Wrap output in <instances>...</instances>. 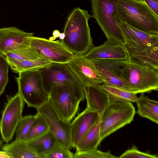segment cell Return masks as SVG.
<instances>
[{"label":"cell","mask_w":158,"mask_h":158,"mask_svg":"<svg viewBox=\"0 0 158 158\" xmlns=\"http://www.w3.org/2000/svg\"><path fill=\"white\" fill-rule=\"evenodd\" d=\"M12 71L19 73L26 70L40 69L53 63L43 58L21 61H7Z\"/></svg>","instance_id":"cell-23"},{"label":"cell","mask_w":158,"mask_h":158,"mask_svg":"<svg viewBox=\"0 0 158 158\" xmlns=\"http://www.w3.org/2000/svg\"><path fill=\"white\" fill-rule=\"evenodd\" d=\"M39 69L43 86L48 94L53 86L81 83L65 64L53 62Z\"/></svg>","instance_id":"cell-13"},{"label":"cell","mask_w":158,"mask_h":158,"mask_svg":"<svg viewBox=\"0 0 158 158\" xmlns=\"http://www.w3.org/2000/svg\"><path fill=\"white\" fill-rule=\"evenodd\" d=\"M91 60L103 78V84L131 92L129 85L123 79L122 76V66L126 60Z\"/></svg>","instance_id":"cell-14"},{"label":"cell","mask_w":158,"mask_h":158,"mask_svg":"<svg viewBox=\"0 0 158 158\" xmlns=\"http://www.w3.org/2000/svg\"><path fill=\"white\" fill-rule=\"evenodd\" d=\"M135 111L130 102H110L101 116L100 137H106L133 120Z\"/></svg>","instance_id":"cell-7"},{"label":"cell","mask_w":158,"mask_h":158,"mask_svg":"<svg viewBox=\"0 0 158 158\" xmlns=\"http://www.w3.org/2000/svg\"><path fill=\"white\" fill-rule=\"evenodd\" d=\"M83 55L90 60H129L127 52L122 45L113 43L108 40L99 46L94 47Z\"/></svg>","instance_id":"cell-17"},{"label":"cell","mask_w":158,"mask_h":158,"mask_svg":"<svg viewBox=\"0 0 158 158\" xmlns=\"http://www.w3.org/2000/svg\"><path fill=\"white\" fill-rule=\"evenodd\" d=\"M118 21L129 60L158 69V35L145 32Z\"/></svg>","instance_id":"cell-1"},{"label":"cell","mask_w":158,"mask_h":158,"mask_svg":"<svg viewBox=\"0 0 158 158\" xmlns=\"http://www.w3.org/2000/svg\"><path fill=\"white\" fill-rule=\"evenodd\" d=\"M16 79L18 93L28 106L36 109L48 101L39 69L22 72Z\"/></svg>","instance_id":"cell-8"},{"label":"cell","mask_w":158,"mask_h":158,"mask_svg":"<svg viewBox=\"0 0 158 158\" xmlns=\"http://www.w3.org/2000/svg\"><path fill=\"white\" fill-rule=\"evenodd\" d=\"M138 114L140 116L158 123V102L141 93L136 102Z\"/></svg>","instance_id":"cell-19"},{"label":"cell","mask_w":158,"mask_h":158,"mask_svg":"<svg viewBox=\"0 0 158 158\" xmlns=\"http://www.w3.org/2000/svg\"><path fill=\"white\" fill-rule=\"evenodd\" d=\"M37 114V117L24 140L25 142L29 141L49 131L48 126L44 119Z\"/></svg>","instance_id":"cell-26"},{"label":"cell","mask_w":158,"mask_h":158,"mask_svg":"<svg viewBox=\"0 0 158 158\" xmlns=\"http://www.w3.org/2000/svg\"><path fill=\"white\" fill-rule=\"evenodd\" d=\"M9 66L5 56L0 55V97L8 82Z\"/></svg>","instance_id":"cell-29"},{"label":"cell","mask_w":158,"mask_h":158,"mask_svg":"<svg viewBox=\"0 0 158 158\" xmlns=\"http://www.w3.org/2000/svg\"><path fill=\"white\" fill-rule=\"evenodd\" d=\"M65 35L64 33H60L59 36V38L60 39L62 40L64 38Z\"/></svg>","instance_id":"cell-34"},{"label":"cell","mask_w":158,"mask_h":158,"mask_svg":"<svg viewBox=\"0 0 158 158\" xmlns=\"http://www.w3.org/2000/svg\"><path fill=\"white\" fill-rule=\"evenodd\" d=\"M69 150L57 142L42 158H73L74 154Z\"/></svg>","instance_id":"cell-28"},{"label":"cell","mask_w":158,"mask_h":158,"mask_svg":"<svg viewBox=\"0 0 158 158\" xmlns=\"http://www.w3.org/2000/svg\"><path fill=\"white\" fill-rule=\"evenodd\" d=\"M100 85L107 93L110 102L124 101L135 102L138 98L136 94L103 83Z\"/></svg>","instance_id":"cell-24"},{"label":"cell","mask_w":158,"mask_h":158,"mask_svg":"<svg viewBox=\"0 0 158 158\" xmlns=\"http://www.w3.org/2000/svg\"><path fill=\"white\" fill-rule=\"evenodd\" d=\"M122 76L135 94L158 90V69L147 64L126 60Z\"/></svg>","instance_id":"cell-6"},{"label":"cell","mask_w":158,"mask_h":158,"mask_svg":"<svg viewBox=\"0 0 158 158\" xmlns=\"http://www.w3.org/2000/svg\"><path fill=\"white\" fill-rule=\"evenodd\" d=\"M138 0L143 1V0Z\"/></svg>","instance_id":"cell-36"},{"label":"cell","mask_w":158,"mask_h":158,"mask_svg":"<svg viewBox=\"0 0 158 158\" xmlns=\"http://www.w3.org/2000/svg\"><path fill=\"white\" fill-rule=\"evenodd\" d=\"M33 33H28L16 27L0 28V55L19 49L31 47V39Z\"/></svg>","instance_id":"cell-15"},{"label":"cell","mask_w":158,"mask_h":158,"mask_svg":"<svg viewBox=\"0 0 158 158\" xmlns=\"http://www.w3.org/2000/svg\"><path fill=\"white\" fill-rule=\"evenodd\" d=\"M24 103L18 92L9 98L6 104L0 121V131L3 140L6 143L12 140L23 117Z\"/></svg>","instance_id":"cell-10"},{"label":"cell","mask_w":158,"mask_h":158,"mask_svg":"<svg viewBox=\"0 0 158 158\" xmlns=\"http://www.w3.org/2000/svg\"><path fill=\"white\" fill-rule=\"evenodd\" d=\"M88 11L74 8L69 15L64 28V46L76 55H83L94 47L88 23L92 16Z\"/></svg>","instance_id":"cell-2"},{"label":"cell","mask_w":158,"mask_h":158,"mask_svg":"<svg viewBox=\"0 0 158 158\" xmlns=\"http://www.w3.org/2000/svg\"><path fill=\"white\" fill-rule=\"evenodd\" d=\"M37 116L36 114L22 117L16 128L15 139L24 141Z\"/></svg>","instance_id":"cell-27"},{"label":"cell","mask_w":158,"mask_h":158,"mask_svg":"<svg viewBox=\"0 0 158 158\" xmlns=\"http://www.w3.org/2000/svg\"><path fill=\"white\" fill-rule=\"evenodd\" d=\"M5 56L7 61L32 60L41 57L31 47L13 51L7 53Z\"/></svg>","instance_id":"cell-25"},{"label":"cell","mask_w":158,"mask_h":158,"mask_svg":"<svg viewBox=\"0 0 158 158\" xmlns=\"http://www.w3.org/2000/svg\"><path fill=\"white\" fill-rule=\"evenodd\" d=\"M30 45L41 57L52 62L66 64L75 56L64 46L61 40L51 41L33 36L31 39Z\"/></svg>","instance_id":"cell-11"},{"label":"cell","mask_w":158,"mask_h":158,"mask_svg":"<svg viewBox=\"0 0 158 158\" xmlns=\"http://www.w3.org/2000/svg\"><path fill=\"white\" fill-rule=\"evenodd\" d=\"M117 18L136 29L158 35V16L143 1L119 0Z\"/></svg>","instance_id":"cell-3"},{"label":"cell","mask_w":158,"mask_h":158,"mask_svg":"<svg viewBox=\"0 0 158 158\" xmlns=\"http://www.w3.org/2000/svg\"><path fill=\"white\" fill-rule=\"evenodd\" d=\"M26 142L42 158L43 155L50 150L57 142L52 134L48 131Z\"/></svg>","instance_id":"cell-22"},{"label":"cell","mask_w":158,"mask_h":158,"mask_svg":"<svg viewBox=\"0 0 158 158\" xmlns=\"http://www.w3.org/2000/svg\"><path fill=\"white\" fill-rule=\"evenodd\" d=\"M146 5L158 16V0H143Z\"/></svg>","instance_id":"cell-32"},{"label":"cell","mask_w":158,"mask_h":158,"mask_svg":"<svg viewBox=\"0 0 158 158\" xmlns=\"http://www.w3.org/2000/svg\"><path fill=\"white\" fill-rule=\"evenodd\" d=\"M119 158L112 155L110 151L103 152L97 149L82 152H76L73 158Z\"/></svg>","instance_id":"cell-30"},{"label":"cell","mask_w":158,"mask_h":158,"mask_svg":"<svg viewBox=\"0 0 158 158\" xmlns=\"http://www.w3.org/2000/svg\"><path fill=\"white\" fill-rule=\"evenodd\" d=\"M86 108L97 112L100 116L110 102L107 93L100 85L83 86Z\"/></svg>","instance_id":"cell-18"},{"label":"cell","mask_w":158,"mask_h":158,"mask_svg":"<svg viewBox=\"0 0 158 158\" xmlns=\"http://www.w3.org/2000/svg\"><path fill=\"white\" fill-rule=\"evenodd\" d=\"M49 100L59 116L70 123L77 113L80 103L85 99L81 83L55 85L51 88Z\"/></svg>","instance_id":"cell-4"},{"label":"cell","mask_w":158,"mask_h":158,"mask_svg":"<svg viewBox=\"0 0 158 158\" xmlns=\"http://www.w3.org/2000/svg\"><path fill=\"white\" fill-rule=\"evenodd\" d=\"M60 34V32L58 30H55L53 31L52 35L53 36L50 37L49 40L51 41H54L56 38L59 37Z\"/></svg>","instance_id":"cell-33"},{"label":"cell","mask_w":158,"mask_h":158,"mask_svg":"<svg viewBox=\"0 0 158 158\" xmlns=\"http://www.w3.org/2000/svg\"><path fill=\"white\" fill-rule=\"evenodd\" d=\"M119 158H158L156 154H151L148 153L141 152L136 147L133 145L132 148L126 150Z\"/></svg>","instance_id":"cell-31"},{"label":"cell","mask_w":158,"mask_h":158,"mask_svg":"<svg viewBox=\"0 0 158 158\" xmlns=\"http://www.w3.org/2000/svg\"><path fill=\"white\" fill-rule=\"evenodd\" d=\"M2 150L7 153L11 158H40V156L24 141L15 139L3 145Z\"/></svg>","instance_id":"cell-20"},{"label":"cell","mask_w":158,"mask_h":158,"mask_svg":"<svg viewBox=\"0 0 158 158\" xmlns=\"http://www.w3.org/2000/svg\"><path fill=\"white\" fill-rule=\"evenodd\" d=\"M101 116L96 112L86 108L71 122L72 146L75 148L85 133L100 119Z\"/></svg>","instance_id":"cell-16"},{"label":"cell","mask_w":158,"mask_h":158,"mask_svg":"<svg viewBox=\"0 0 158 158\" xmlns=\"http://www.w3.org/2000/svg\"><path fill=\"white\" fill-rule=\"evenodd\" d=\"M100 118L82 138L76 148V152H84L97 149L101 142L100 137Z\"/></svg>","instance_id":"cell-21"},{"label":"cell","mask_w":158,"mask_h":158,"mask_svg":"<svg viewBox=\"0 0 158 158\" xmlns=\"http://www.w3.org/2000/svg\"><path fill=\"white\" fill-rule=\"evenodd\" d=\"M3 146V142L0 139V148H2Z\"/></svg>","instance_id":"cell-35"},{"label":"cell","mask_w":158,"mask_h":158,"mask_svg":"<svg viewBox=\"0 0 158 158\" xmlns=\"http://www.w3.org/2000/svg\"><path fill=\"white\" fill-rule=\"evenodd\" d=\"M66 64L83 86L100 85L104 81L92 61L76 55Z\"/></svg>","instance_id":"cell-12"},{"label":"cell","mask_w":158,"mask_h":158,"mask_svg":"<svg viewBox=\"0 0 158 158\" xmlns=\"http://www.w3.org/2000/svg\"><path fill=\"white\" fill-rule=\"evenodd\" d=\"M119 0H91L93 16L109 41L123 45L125 40L117 18Z\"/></svg>","instance_id":"cell-5"},{"label":"cell","mask_w":158,"mask_h":158,"mask_svg":"<svg viewBox=\"0 0 158 158\" xmlns=\"http://www.w3.org/2000/svg\"><path fill=\"white\" fill-rule=\"evenodd\" d=\"M36 110L37 113L46 122L49 131L54 135L57 143L70 150L72 148L71 122H65L59 116L49 100Z\"/></svg>","instance_id":"cell-9"}]
</instances>
